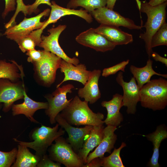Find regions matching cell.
<instances>
[{"instance_id":"37","label":"cell","mask_w":167,"mask_h":167,"mask_svg":"<svg viewBox=\"0 0 167 167\" xmlns=\"http://www.w3.org/2000/svg\"><path fill=\"white\" fill-rule=\"evenodd\" d=\"M102 158H95L92 160L88 163L84 164L83 167H99L101 166Z\"/></svg>"},{"instance_id":"18","label":"cell","mask_w":167,"mask_h":167,"mask_svg":"<svg viewBox=\"0 0 167 167\" xmlns=\"http://www.w3.org/2000/svg\"><path fill=\"white\" fill-rule=\"evenodd\" d=\"M101 72L99 69H94L92 71L90 76L84 87L78 90V96L84 98L85 101L90 104H94L101 97L99 80Z\"/></svg>"},{"instance_id":"5","label":"cell","mask_w":167,"mask_h":167,"mask_svg":"<svg viewBox=\"0 0 167 167\" xmlns=\"http://www.w3.org/2000/svg\"><path fill=\"white\" fill-rule=\"evenodd\" d=\"M48 149V156L52 161L66 167H83L84 164L73 150L71 146L62 136L54 140Z\"/></svg>"},{"instance_id":"17","label":"cell","mask_w":167,"mask_h":167,"mask_svg":"<svg viewBox=\"0 0 167 167\" xmlns=\"http://www.w3.org/2000/svg\"><path fill=\"white\" fill-rule=\"evenodd\" d=\"M117 129V127L111 125H107L104 128L103 139L95 150L88 155L86 163L95 158L103 157L106 152L111 153L117 139V135L114 133Z\"/></svg>"},{"instance_id":"25","label":"cell","mask_w":167,"mask_h":167,"mask_svg":"<svg viewBox=\"0 0 167 167\" xmlns=\"http://www.w3.org/2000/svg\"><path fill=\"white\" fill-rule=\"evenodd\" d=\"M28 148L19 144L16 160L12 167H36L41 158L36 154L34 155Z\"/></svg>"},{"instance_id":"20","label":"cell","mask_w":167,"mask_h":167,"mask_svg":"<svg viewBox=\"0 0 167 167\" xmlns=\"http://www.w3.org/2000/svg\"><path fill=\"white\" fill-rule=\"evenodd\" d=\"M24 102L21 104H13L12 106L13 116L23 114L32 122L38 123L33 117L35 113L38 110L48 109V102H40L35 101L29 98L25 92V88L24 91Z\"/></svg>"},{"instance_id":"38","label":"cell","mask_w":167,"mask_h":167,"mask_svg":"<svg viewBox=\"0 0 167 167\" xmlns=\"http://www.w3.org/2000/svg\"><path fill=\"white\" fill-rule=\"evenodd\" d=\"M152 57L155 61L162 63L167 66V59L162 57L156 52L152 51L151 55Z\"/></svg>"},{"instance_id":"13","label":"cell","mask_w":167,"mask_h":167,"mask_svg":"<svg viewBox=\"0 0 167 167\" xmlns=\"http://www.w3.org/2000/svg\"><path fill=\"white\" fill-rule=\"evenodd\" d=\"M50 6L51 10L49 19L46 21L42 27L40 28L33 31L34 34L37 37L41 38L43 30L49 24L54 23L62 17L69 15H74L84 19L89 23L93 21L91 15L85 10H79L65 8L57 5L54 1L51 2Z\"/></svg>"},{"instance_id":"36","label":"cell","mask_w":167,"mask_h":167,"mask_svg":"<svg viewBox=\"0 0 167 167\" xmlns=\"http://www.w3.org/2000/svg\"><path fill=\"white\" fill-rule=\"evenodd\" d=\"M4 0L5 2V8L2 14L3 18H4L9 12L15 10L17 0Z\"/></svg>"},{"instance_id":"7","label":"cell","mask_w":167,"mask_h":167,"mask_svg":"<svg viewBox=\"0 0 167 167\" xmlns=\"http://www.w3.org/2000/svg\"><path fill=\"white\" fill-rule=\"evenodd\" d=\"M74 86L68 84L57 88L51 94L46 95L45 97L48 101V107L45 109V113L49 118L52 124L56 123V116L69 104L72 98L68 100L67 94L71 93L74 88Z\"/></svg>"},{"instance_id":"32","label":"cell","mask_w":167,"mask_h":167,"mask_svg":"<svg viewBox=\"0 0 167 167\" xmlns=\"http://www.w3.org/2000/svg\"><path fill=\"white\" fill-rule=\"evenodd\" d=\"M129 60L127 59L113 66L105 68L102 70L101 75L102 76L106 77L110 75L115 74L119 71L124 72L125 68L129 64Z\"/></svg>"},{"instance_id":"15","label":"cell","mask_w":167,"mask_h":167,"mask_svg":"<svg viewBox=\"0 0 167 167\" xmlns=\"http://www.w3.org/2000/svg\"><path fill=\"white\" fill-rule=\"evenodd\" d=\"M24 88L23 84L21 86L8 79H0V103H3L4 112H8L15 101L24 98Z\"/></svg>"},{"instance_id":"27","label":"cell","mask_w":167,"mask_h":167,"mask_svg":"<svg viewBox=\"0 0 167 167\" xmlns=\"http://www.w3.org/2000/svg\"><path fill=\"white\" fill-rule=\"evenodd\" d=\"M108 0H70L67 8H75L81 6L89 13L92 11L106 6Z\"/></svg>"},{"instance_id":"35","label":"cell","mask_w":167,"mask_h":167,"mask_svg":"<svg viewBox=\"0 0 167 167\" xmlns=\"http://www.w3.org/2000/svg\"><path fill=\"white\" fill-rule=\"evenodd\" d=\"M26 54L28 56V61L34 63L41 59L42 56L43 50H36L34 49L27 51Z\"/></svg>"},{"instance_id":"21","label":"cell","mask_w":167,"mask_h":167,"mask_svg":"<svg viewBox=\"0 0 167 167\" xmlns=\"http://www.w3.org/2000/svg\"><path fill=\"white\" fill-rule=\"evenodd\" d=\"M94 30L116 46L127 45L133 41L131 34L122 31L117 26L101 24Z\"/></svg>"},{"instance_id":"4","label":"cell","mask_w":167,"mask_h":167,"mask_svg":"<svg viewBox=\"0 0 167 167\" xmlns=\"http://www.w3.org/2000/svg\"><path fill=\"white\" fill-rule=\"evenodd\" d=\"M59 124L57 123L53 127L41 125L40 127L32 130L30 133V137L33 140L31 142L20 141L16 139L13 140L18 144L34 150L35 154L41 159L46 152L53 142L58 137L65 134V131L61 127L59 129Z\"/></svg>"},{"instance_id":"19","label":"cell","mask_w":167,"mask_h":167,"mask_svg":"<svg viewBox=\"0 0 167 167\" xmlns=\"http://www.w3.org/2000/svg\"><path fill=\"white\" fill-rule=\"evenodd\" d=\"M122 98V95L116 93L110 100L103 101L101 102V105L106 109L107 112L106 118L104 121L106 125L117 127L123 121V117L120 112L121 108L123 106Z\"/></svg>"},{"instance_id":"14","label":"cell","mask_w":167,"mask_h":167,"mask_svg":"<svg viewBox=\"0 0 167 167\" xmlns=\"http://www.w3.org/2000/svg\"><path fill=\"white\" fill-rule=\"evenodd\" d=\"M75 40L79 44L98 52L112 50L116 46L92 28L80 33L76 36Z\"/></svg>"},{"instance_id":"28","label":"cell","mask_w":167,"mask_h":167,"mask_svg":"<svg viewBox=\"0 0 167 167\" xmlns=\"http://www.w3.org/2000/svg\"><path fill=\"white\" fill-rule=\"evenodd\" d=\"M124 142H122L118 148H114L110 155L102 158L101 166L103 167H124L120 156V152L122 148L126 146Z\"/></svg>"},{"instance_id":"26","label":"cell","mask_w":167,"mask_h":167,"mask_svg":"<svg viewBox=\"0 0 167 167\" xmlns=\"http://www.w3.org/2000/svg\"><path fill=\"white\" fill-rule=\"evenodd\" d=\"M12 62L11 63L0 60V79H8L13 82L21 77V73L18 72V65L14 61Z\"/></svg>"},{"instance_id":"9","label":"cell","mask_w":167,"mask_h":167,"mask_svg":"<svg viewBox=\"0 0 167 167\" xmlns=\"http://www.w3.org/2000/svg\"><path fill=\"white\" fill-rule=\"evenodd\" d=\"M101 24L122 26L130 29H141L142 26L136 25L134 21L126 18L106 6L96 9L89 13Z\"/></svg>"},{"instance_id":"30","label":"cell","mask_w":167,"mask_h":167,"mask_svg":"<svg viewBox=\"0 0 167 167\" xmlns=\"http://www.w3.org/2000/svg\"><path fill=\"white\" fill-rule=\"evenodd\" d=\"M45 4L50 6L51 3L50 0H36L32 4L26 5L24 3L16 8L15 15L16 16L20 11L22 12L25 15H30L33 13H36L38 11V6L41 4Z\"/></svg>"},{"instance_id":"41","label":"cell","mask_w":167,"mask_h":167,"mask_svg":"<svg viewBox=\"0 0 167 167\" xmlns=\"http://www.w3.org/2000/svg\"><path fill=\"white\" fill-rule=\"evenodd\" d=\"M23 0H17L16 2H20L23 1Z\"/></svg>"},{"instance_id":"22","label":"cell","mask_w":167,"mask_h":167,"mask_svg":"<svg viewBox=\"0 0 167 167\" xmlns=\"http://www.w3.org/2000/svg\"><path fill=\"white\" fill-rule=\"evenodd\" d=\"M103 125L93 126L77 154L84 164L90 151L101 142L103 136Z\"/></svg>"},{"instance_id":"23","label":"cell","mask_w":167,"mask_h":167,"mask_svg":"<svg viewBox=\"0 0 167 167\" xmlns=\"http://www.w3.org/2000/svg\"><path fill=\"white\" fill-rule=\"evenodd\" d=\"M151 141L153 145V153L148 162L151 167H159L158 162L159 156V149L161 142L167 138V131L166 126L161 125L157 127L155 131L145 136Z\"/></svg>"},{"instance_id":"33","label":"cell","mask_w":167,"mask_h":167,"mask_svg":"<svg viewBox=\"0 0 167 167\" xmlns=\"http://www.w3.org/2000/svg\"><path fill=\"white\" fill-rule=\"evenodd\" d=\"M17 43L19 49L24 53L35 49L37 46L35 41L29 34L21 39Z\"/></svg>"},{"instance_id":"34","label":"cell","mask_w":167,"mask_h":167,"mask_svg":"<svg viewBox=\"0 0 167 167\" xmlns=\"http://www.w3.org/2000/svg\"><path fill=\"white\" fill-rule=\"evenodd\" d=\"M61 164L52 160L46 154L44 155L38 163L37 167H61Z\"/></svg>"},{"instance_id":"39","label":"cell","mask_w":167,"mask_h":167,"mask_svg":"<svg viewBox=\"0 0 167 167\" xmlns=\"http://www.w3.org/2000/svg\"><path fill=\"white\" fill-rule=\"evenodd\" d=\"M167 0H150L148 3L151 6H156L167 2Z\"/></svg>"},{"instance_id":"40","label":"cell","mask_w":167,"mask_h":167,"mask_svg":"<svg viewBox=\"0 0 167 167\" xmlns=\"http://www.w3.org/2000/svg\"><path fill=\"white\" fill-rule=\"evenodd\" d=\"M117 0H108L106 7L111 10H113Z\"/></svg>"},{"instance_id":"2","label":"cell","mask_w":167,"mask_h":167,"mask_svg":"<svg viewBox=\"0 0 167 167\" xmlns=\"http://www.w3.org/2000/svg\"><path fill=\"white\" fill-rule=\"evenodd\" d=\"M167 2L156 6L151 5L148 2L144 1L139 4V11L146 13L147 19L145 24L142 27L145 28L144 33H141L139 38L145 43V47L149 58L151 57L153 51L151 43L153 35L165 22L166 16V8Z\"/></svg>"},{"instance_id":"1","label":"cell","mask_w":167,"mask_h":167,"mask_svg":"<svg viewBox=\"0 0 167 167\" xmlns=\"http://www.w3.org/2000/svg\"><path fill=\"white\" fill-rule=\"evenodd\" d=\"M88 103L85 100L81 101L78 96H75L59 114L71 125H103L104 115L100 112H94L89 107Z\"/></svg>"},{"instance_id":"16","label":"cell","mask_w":167,"mask_h":167,"mask_svg":"<svg viewBox=\"0 0 167 167\" xmlns=\"http://www.w3.org/2000/svg\"><path fill=\"white\" fill-rule=\"evenodd\" d=\"M61 72L64 75L63 80L56 86L58 88L64 82L73 80L79 82L84 85L89 78L92 71L87 70L85 64H73L62 59L59 68Z\"/></svg>"},{"instance_id":"6","label":"cell","mask_w":167,"mask_h":167,"mask_svg":"<svg viewBox=\"0 0 167 167\" xmlns=\"http://www.w3.org/2000/svg\"><path fill=\"white\" fill-rule=\"evenodd\" d=\"M62 59L54 54L44 50L41 59L33 63L39 78L44 85L49 86L54 82Z\"/></svg>"},{"instance_id":"12","label":"cell","mask_w":167,"mask_h":167,"mask_svg":"<svg viewBox=\"0 0 167 167\" xmlns=\"http://www.w3.org/2000/svg\"><path fill=\"white\" fill-rule=\"evenodd\" d=\"M56 122L67 133L68 137L66 139L74 151L77 153L83 146L93 126L85 125L83 127H76L68 123L59 113L55 118Z\"/></svg>"},{"instance_id":"24","label":"cell","mask_w":167,"mask_h":167,"mask_svg":"<svg viewBox=\"0 0 167 167\" xmlns=\"http://www.w3.org/2000/svg\"><path fill=\"white\" fill-rule=\"evenodd\" d=\"M152 60L149 58L146 65L143 67H138L133 65L130 66V72L133 75L140 89L144 84L149 82L151 77L154 75L167 78V74L157 73L153 70L152 67Z\"/></svg>"},{"instance_id":"3","label":"cell","mask_w":167,"mask_h":167,"mask_svg":"<svg viewBox=\"0 0 167 167\" xmlns=\"http://www.w3.org/2000/svg\"><path fill=\"white\" fill-rule=\"evenodd\" d=\"M141 106L153 111L164 109L167 105V80L160 77L151 80L139 89Z\"/></svg>"},{"instance_id":"8","label":"cell","mask_w":167,"mask_h":167,"mask_svg":"<svg viewBox=\"0 0 167 167\" xmlns=\"http://www.w3.org/2000/svg\"><path fill=\"white\" fill-rule=\"evenodd\" d=\"M50 12V10L47 8L34 17L25 18L19 24L6 28L4 35L8 39L17 43L33 31L41 28L45 22V21L41 22V19L44 16H48Z\"/></svg>"},{"instance_id":"31","label":"cell","mask_w":167,"mask_h":167,"mask_svg":"<svg viewBox=\"0 0 167 167\" xmlns=\"http://www.w3.org/2000/svg\"><path fill=\"white\" fill-rule=\"evenodd\" d=\"M17 152L16 148L9 152L0 151V167L11 166L15 161Z\"/></svg>"},{"instance_id":"11","label":"cell","mask_w":167,"mask_h":167,"mask_svg":"<svg viewBox=\"0 0 167 167\" xmlns=\"http://www.w3.org/2000/svg\"><path fill=\"white\" fill-rule=\"evenodd\" d=\"M116 80L123 89V106L127 107L128 114H135L137 103L140 101V88L135 78L131 77L129 82H126L124 80L123 72L121 71L118 72Z\"/></svg>"},{"instance_id":"42","label":"cell","mask_w":167,"mask_h":167,"mask_svg":"<svg viewBox=\"0 0 167 167\" xmlns=\"http://www.w3.org/2000/svg\"><path fill=\"white\" fill-rule=\"evenodd\" d=\"M2 104H1V103H0V109H1V108H2Z\"/></svg>"},{"instance_id":"29","label":"cell","mask_w":167,"mask_h":167,"mask_svg":"<svg viewBox=\"0 0 167 167\" xmlns=\"http://www.w3.org/2000/svg\"><path fill=\"white\" fill-rule=\"evenodd\" d=\"M152 48L160 45H167V24L165 22L152 36Z\"/></svg>"},{"instance_id":"10","label":"cell","mask_w":167,"mask_h":167,"mask_svg":"<svg viewBox=\"0 0 167 167\" xmlns=\"http://www.w3.org/2000/svg\"><path fill=\"white\" fill-rule=\"evenodd\" d=\"M66 27V25H59L56 27L48 29V32L49 33V35L41 36V41L38 46L43 48L44 50L54 54L66 61L76 65L79 64V59L75 57L71 58L68 56L58 42L60 35Z\"/></svg>"}]
</instances>
